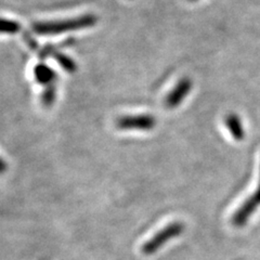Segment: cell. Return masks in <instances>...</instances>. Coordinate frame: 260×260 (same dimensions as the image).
I'll return each instance as SVG.
<instances>
[{"label": "cell", "instance_id": "6da1fadb", "mask_svg": "<svg viewBox=\"0 0 260 260\" xmlns=\"http://www.w3.org/2000/svg\"><path fill=\"white\" fill-rule=\"evenodd\" d=\"M98 19L93 14H84L76 18L61 20V21H47L38 22L32 25V30L38 35H58L67 31H74L92 27Z\"/></svg>", "mask_w": 260, "mask_h": 260}, {"label": "cell", "instance_id": "7a4b0ae2", "mask_svg": "<svg viewBox=\"0 0 260 260\" xmlns=\"http://www.w3.org/2000/svg\"><path fill=\"white\" fill-rule=\"evenodd\" d=\"M185 225L181 221H174L172 223L167 224L165 228H162L156 234H154L153 237L146 241L142 247L141 251L145 256H152L156 254L157 251L164 246L166 244L176 238H179L184 232Z\"/></svg>", "mask_w": 260, "mask_h": 260}, {"label": "cell", "instance_id": "3957f363", "mask_svg": "<svg viewBox=\"0 0 260 260\" xmlns=\"http://www.w3.org/2000/svg\"><path fill=\"white\" fill-rule=\"evenodd\" d=\"M260 206V177L259 183L255 192L250 195L246 201L235 211L232 217V224L237 228H242L247 223L249 218L255 214V211Z\"/></svg>", "mask_w": 260, "mask_h": 260}, {"label": "cell", "instance_id": "277c9868", "mask_svg": "<svg viewBox=\"0 0 260 260\" xmlns=\"http://www.w3.org/2000/svg\"><path fill=\"white\" fill-rule=\"evenodd\" d=\"M156 126V119L150 114L141 115H126L116 120V127L120 130H141L150 132Z\"/></svg>", "mask_w": 260, "mask_h": 260}, {"label": "cell", "instance_id": "5b68a950", "mask_svg": "<svg viewBox=\"0 0 260 260\" xmlns=\"http://www.w3.org/2000/svg\"><path fill=\"white\" fill-rule=\"evenodd\" d=\"M193 87L192 80L188 77L180 79L177 85L173 88V90L168 93L165 100V105L168 109H176L180 105L188 94L191 92Z\"/></svg>", "mask_w": 260, "mask_h": 260}, {"label": "cell", "instance_id": "8992f818", "mask_svg": "<svg viewBox=\"0 0 260 260\" xmlns=\"http://www.w3.org/2000/svg\"><path fill=\"white\" fill-rule=\"evenodd\" d=\"M34 76L39 84L46 87L54 85V81L56 80V73L45 63L36 65L34 69Z\"/></svg>", "mask_w": 260, "mask_h": 260}, {"label": "cell", "instance_id": "52a82bcc", "mask_svg": "<svg viewBox=\"0 0 260 260\" xmlns=\"http://www.w3.org/2000/svg\"><path fill=\"white\" fill-rule=\"evenodd\" d=\"M224 124L234 140L242 141L244 138H245V130H244L242 120L240 116L237 115L235 113L229 114V115L224 118Z\"/></svg>", "mask_w": 260, "mask_h": 260}, {"label": "cell", "instance_id": "ba28073f", "mask_svg": "<svg viewBox=\"0 0 260 260\" xmlns=\"http://www.w3.org/2000/svg\"><path fill=\"white\" fill-rule=\"evenodd\" d=\"M22 29V25L16 21L0 18V34L14 35Z\"/></svg>", "mask_w": 260, "mask_h": 260}, {"label": "cell", "instance_id": "9c48e42d", "mask_svg": "<svg viewBox=\"0 0 260 260\" xmlns=\"http://www.w3.org/2000/svg\"><path fill=\"white\" fill-rule=\"evenodd\" d=\"M54 59L55 61L58 62V64L60 65V67L68 73H74L77 69V65L76 63L73 61L70 56L65 55L63 53H56L54 55Z\"/></svg>", "mask_w": 260, "mask_h": 260}, {"label": "cell", "instance_id": "30bf717a", "mask_svg": "<svg viewBox=\"0 0 260 260\" xmlns=\"http://www.w3.org/2000/svg\"><path fill=\"white\" fill-rule=\"evenodd\" d=\"M56 98V89L54 85L45 87V90L42 95V102L45 108H50L53 105Z\"/></svg>", "mask_w": 260, "mask_h": 260}, {"label": "cell", "instance_id": "8fae6325", "mask_svg": "<svg viewBox=\"0 0 260 260\" xmlns=\"http://www.w3.org/2000/svg\"><path fill=\"white\" fill-rule=\"evenodd\" d=\"M8 170V165L4 158L0 157V175H4Z\"/></svg>", "mask_w": 260, "mask_h": 260}, {"label": "cell", "instance_id": "7c38bea8", "mask_svg": "<svg viewBox=\"0 0 260 260\" xmlns=\"http://www.w3.org/2000/svg\"><path fill=\"white\" fill-rule=\"evenodd\" d=\"M189 2H198V0H189Z\"/></svg>", "mask_w": 260, "mask_h": 260}]
</instances>
